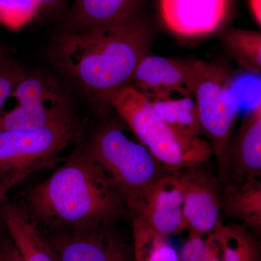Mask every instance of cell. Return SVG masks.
<instances>
[{
    "instance_id": "20",
    "label": "cell",
    "mask_w": 261,
    "mask_h": 261,
    "mask_svg": "<svg viewBox=\"0 0 261 261\" xmlns=\"http://www.w3.org/2000/svg\"><path fill=\"white\" fill-rule=\"evenodd\" d=\"M228 51L237 62L252 74L261 71V34L255 31L233 29L224 35Z\"/></svg>"
},
{
    "instance_id": "13",
    "label": "cell",
    "mask_w": 261,
    "mask_h": 261,
    "mask_svg": "<svg viewBox=\"0 0 261 261\" xmlns=\"http://www.w3.org/2000/svg\"><path fill=\"white\" fill-rule=\"evenodd\" d=\"M261 176V104L250 110L232 145H229L221 185L227 180Z\"/></svg>"
},
{
    "instance_id": "16",
    "label": "cell",
    "mask_w": 261,
    "mask_h": 261,
    "mask_svg": "<svg viewBox=\"0 0 261 261\" xmlns=\"http://www.w3.org/2000/svg\"><path fill=\"white\" fill-rule=\"evenodd\" d=\"M141 0H77L71 15L73 29L84 30L119 23L139 15Z\"/></svg>"
},
{
    "instance_id": "10",
    "label": "cell",
    "mask_w": 261,
    "mask_h": 261,
    "mask_svg": "<svg viewBox=\"0 0 261 261\" xmlns=\"http://www.w3.org/2000/svg\"><path fill=\"white\" fill-rule=\"evenodd\" d=\"M42 238L56 261H128L129 259L126 242L113 233L111 227Z\"/></svg>"
},
{
    "instance_id": "28",
    "label": "cell",
    "mask_w": 261,
    "mask_h": 261,
    "mask_svg": "<svg viewBox=\"0 0 261 261\" xmlns=\"http://www.w3.org/2000/svg\"><path fill=\"white\" fill-rule=\"evenodd\" d=\"M8 191L9 190H7V189L0 187V203L5 200V197H6V195Z\"/></svg>"
},
{
    "instance_id": "7",
    "label": "cell",
    "mask_w": 261,
    "mask_h": 261,
    "mask_svg": "<svg viewBox=\"0 0 261 261\" xmlns=\"http://www.w3.org/2000/svg\"><path fill=\"white\" fill-rule=\"evenodd\" d=\"M10 97L18 105L8 112L0 111V132L39 129L73 114L64 96L39 75L25 77Z\"/></svg>"
},
{
    "instance_id": "18",
    "label": "cell",
    "mask_w": 261,
    "mask_h": 261,
    "mask_svg": "<svg viewBox=\"0 0 261 261\" xmlns=\"http://www.w3.org/2000/svg\"><path fill=\"white\" fill-rule=\"evenodd\" d=\"M130 217L135 261H179L178 252L166 237L154 231L140 218Z\"/></svg>"
},
{
    "instance_id": "27",
    "label": "cell",
    "mask_w": 261,
    "mask_h": 261,
    "mask_svg": "<svg viewBox=\"0 0 261 261\" xmlns=\"http://www.w3.org/2000/svg\"><path fill=\"white\" fill-rule=\"evenodd\" d=\"M36 1L39 6V9L40 10L42 8H47L54 6V5L61 3L62 0H36Z\"/></svg>"
},
{
    "instance_id": "2",
    "label": "cell",
    "mask_w": 261,
    "mask_h": 261,
    "mask_svg": "<svg viewBox=\"0 0 261 261\" xmlns=\"http://www.w3.org/2000/svg\"><path fill=\"white\" fill-rule=\"evenodd\" d=\"M150 33L140 15L108 25L65 31L55 41L53 63L102 104L130 86L148 55Z\"/></svg>"
},
{
    "instance_id": "1",
    "label": "cell",
    "mask_w": 261,
    "mask_h": 261,
    "mask_svg": "<svg viewBox=\"0 0 261 261\" xmlns=\"http://www.w3.org/2000/svg\"><path fill=\"white\" fill-rule=\"evenodd\" d=\"M25 202L24 209L44 237L111 227L128 215L121 194L83 147L32 188Z\"/></svg>"
},
{
    "instance_id": "11",
    "label": "cell",
    "mask_w": 261,
    "mask_h": 261,
    "mask_svg": "<svg viewBox=\"0 0 261 261\" xmlns=\"http://www.w3.org/2000/svg\"><path fill=\"white\" fill-rule=\"evenodd\" d=\"M231 0H160L166 27L184 37L206 35L217 30L227 18Z\"/></svg>"
},
{
    "instance_id": "15",
    "label": "cell",
    "mask_w": 261,
    "mask_h": 261,
    "mask_svg": "<svg viewBox=\"0 0 261 261\" xmlns=\"http://www.w3.org/2000/svg\"><path fill=\"white\" fill-rule=\"evenodd\" d=\"M223 186L221 211L244 226L261 229V179L227 180Z\"/></svg>"
},
{
    "instance_id": "6",
    "label": "cell",
    "mask_w": 261,
    "mask_h": 261,
    "mask_svg": "<svg viewBox=\"0 0 261 261\" xmlns=\"http://www.w3.org/2000/svg\"><path fill=\"white\" fill-rule=\"evenodd\" d=\"M192 94L198 110L202 132L208 138L219 166V178L231 142L240 106L227 71L215 63L190 62Z\"/></svg>"
},
{
    "instance_id": "24",
    "label": "cell",
    "mask_w": 261,
    "mask_h": 261,
    "mask_svg": "<svg viewBox=\"0 0 261 261\" xmlns=\"http://www.w3.org/2000/svg\"><path fill=\"white\" fill-rule=\"evenodd\" d=\"M209 248L203 261H223L222 248L218 234V229L208 235Z\"/></svg>"
},
{
    "instance_id": "14",
    "label": "cell",
    "mask_w": 261,
    "mask_h": 261,
    "mask_svg": "<svg viewBox=\"0 0 261 261\" xmlns=\"http://www.w3.org/2000/svg\"><path fill=\"white\" fill-rule=\"evenodd\" d=\"M0 219L6 226L21 261H56L23 206L3 200L0 203Z\"/></svg>"
},
{
    "instance_id": "22",
    "label": "cell",
    "mask_w": 261,
    "mask_h": 261,
    "mask_svg": "<svg viewBox=\"0 0 261 261\" xmlns=\"http://www.w3.org/2000/svg\"><path fill=\"white\" fill-rule=\"evenodd\" d=\"M27 76L18 63L7 58L0 60V111L15 87Z\"/></svg>"
},
{
    "instance_id": "19",
    "label": "cell",
    "mask_w": 261,
    "mask_h": 261,
    "mask_svg": "<svg viewBox=\"0 0 261 261\" xmlns=\"http://www.w3.org/2000/svg\"><path fill=\"white\" fill-rule=\"evenodd\" d=\"M218 234L223 261H260V247L246 228L239 224L221 225Z\"/></svg>"
},
{
    "instance_id": "17",
    "label": "cell",
    "mask_w": 261,
    "mask_h": 261,
    "mask_svg": "<svg viewBox=\"0 0 261 261\" xmlns=\"http://www.w3.org/2000/svg\"><path fill=\"white\" fill-rule=\"evenodd\" d=\"M160 119L178 133L187 137H200L203 133L197 103L193 97L149 101Z\"/></svg>"
},
{
    "instance_id": "25",
    "label": "cell",
    "mask_w": 261,
    "mask_h": 261,
    "mask_svg": "<svg viewBox=\"0 0 261 261\" xmlns=\"http://www.w3.org/2000/svg\"><path fill=\"white\" fill-rule=\"evenodd\" d=\"M0 261H21L13 242L5 243L0 248Z\"/></svg>"
},
{
    "instance_id": "4",
    "label": "cell",
    "mask_w": 261,
    "mask_h": 261,
    "mask_svg": "<svg viewBox=\"0 0 261 261\" xmlns=\"http://www.w3.org/2000/svg\"><path fill=\"white\" fill-rule=\"evenodd\" d=\"M84 149L102 168L123 197L129 212L149 187L168 173L148 149L116 123L105 125L92 136Z\"/></svg>"
},
{
    "instance_id": "23",
    "label": "cell",
    "mask_w": 261,
    "mask_h": 261,
    "mask_svg": "<svg viewBox=\"0 0 261 261\" xmlns=\"http://www.w3.org/2000/svg\"><path fill=\"white\" fill-rule=\"evenodd\" d=\"M208 236L189 232L178 253L179 261H203L208 252Z\"/></svg>"
},
{
    "instance_id": "8",
    "label": "cell",
    "mask_w": 261,
    "mask_h": 261,
    "mask_svg": "<svg viewBox=\"0 0 261 261\" xmlns=\"http://www.w3.org/2000/svg\"><path fill=\"white\" fill-rule=\"evenodd\" d=\"M202 164L176 173L185 197V230L208 236L223 224L219 178Z\"/></svg>"
},
{
    "instance_id": "21",
    "label": "cell",
    "mask_w": 261,
    "mask_h": 261,
    "mask_svg": "<svg viewBox=\"0 0 261 261\" xmlns=\"http://www.w3.org/2000/svg\"><path fill=\"white\" fill-rule=\"evenodd\" d=\"M39 10L36 0H0V23L10 29L20 28Z\"/></svg>"
},
{
    "instance_id": "12",
    "label": "cell",
    "mask_w": 261,
    "mask_h": 261,
    "mask_svg": "<svg viewBox=\"0 0 261 261\" xmlns=\"http://www.w3.org/2000/svg\"><path fill=\"white\" fill-rule=\"evenodd\" d=\"M192 79L190 62L147 55L137 67L132 82L133 87L153 101L173 99L174 94L193 97Z\"/></svg>"
},
{
    "instance_id": "29",
    "label": "cell",
    "mask_w": 261,
    "mask_h": 261,
    "mask_svg": "<svg viewBox=\"0 0 261 261\" xmlns=\"http://www.w3.org/2000/svg\"><path fill=\"white\" fill-rule=\"evenodd\" d=\"M6 57L5 56V53L3 51L2 47H0V60L3 59V58H5Z\"/></svg>"
},
{
    "instance_id": "5",
    "label": "cell",
    "mask_w": 261,
    "mask_h": 261,
    "mask_svg": "<svg viewBox=\"0 0 261 261\" xmlns=\"http://www.w3.org/2000/svg\"><path fill=\"white\" fill-rule=\"evenodd\" d=\"M82 133L73 114L39 129L0 132V187L10 190L32 173L55 167Z\"/></svg>"
},
{
    "instance_id": "9",
    "label": "cell",
    "mask_w": 261,
    "mask_h": 261,
    "mask_svg": "<svg viewBox=\"0 0 261 261\" xmlns=\"http://www.w3.org/2000/svg\"><path fill=\"white\" fill-rule=\"evenodd\" d=\"M185 197L176 173H166L152 184L140 203L128 212L168 238L185 230Z\"/></svg>"
},
{
    "instance_id": "26",
    "label": "cell",
    "mask_w": 261,
    "mask_h": 261,
    "mask_svg": "<svg viewBox=\"0 0 261 261\" xmlns=\"http://www.w3.org/2000/svg\"><path fill=\"white\" fill-rule=\"evenodd\" d=\"M250 8L253 14L254 18L259 25L261 23V6L260 0H249Z\"/></svg>"
},
{
    "instance_id": "3",
    "label": "cell",
    "mask_w": 261,
    "mask_h": 261,
    "mask_svg": "<svg viewBox=\"0 0 261 261\" xmlns=\"http://www.w3.org/2000/svg\"><path fill=\"white\" fill-rule=\"evenodd\" d=\"M109 105L168 173L202 164L214 155L208 141L182 135L161 121L149 99L132 86L113 94Z\"/></svg>"
}]
</instances>
